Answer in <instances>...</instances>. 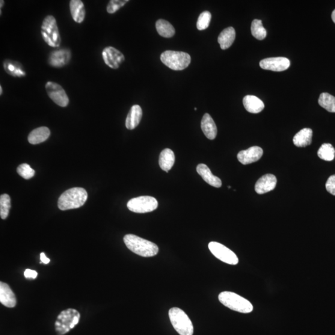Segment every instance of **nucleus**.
<instances>
[{"label": "nucleus", "mask_w": 335, "mask_h": 335, "mask_svg": "<svg viewBox=\"0 0 335 335\" xmlns=\"http://www.w3.org/2000/svg\"><path fill=\"white\" fill-rule=\"evenodd\" d=\"M251 34L258 40H263L266 37L267 31L263 26L262 21L254 19L251 23Z\"/></svg>", "instance_id": "29"}, {"label": "nucleus", "mask_w": 335, "mask_h": 335, "mask_svg": "<svg viewBox=\"0 0 335 335\" xmlns=\"http://www.w3.org/2000/svg\"><path fill=\"white\" fill-rule=\"evenodd\" d=\"M228 188H229V189H230V188H231V186H228Z\"/></svg>", "instance_id": "42"}, {"label": "nucleus", "mask_w": 335, "mask_h": 335, "mask_svg": "<svg viewBox=\"0 0 335 335\" xmlns=\"http://www.w3.org/2000/svg\"><path fill=\"white\" fill-rule=\"evenodd\" d=\"M24 275L27 279H31V280H35L37 278L38 273L36 271L34 270H32L30 269H26L25 272H24Z\"/></svg>", "instance_id": "36"}, {"label": "nucleus", "mask_w": 335, "mask_h": 335, "mask_svg": "<svg viewBox=\"0 0 335 335\" xmlns=\"http://www.w3.org/2000/svg\"><path fill=\"white\" fill-rule=\"evenodd\" d=\"M128 2V0H111V1L109 2L108 7H107V11L109 13L113 14Z\"/></svg>", "instance_id": "34"}, {"label": "nucleus", "mask_w": 335, "mask_h": 335, "mask_svg": "<svg viewBox=\"0 0 335 335\" xmlns=\"http://www.w3.org/2000/svg\"><path fill=\"white\" fill-rule=\"evenodd\" d=\"M313 131L310 128H304L296 133L293 139V144L298 147H305L312 144Z\"/></svg>", "instance_id": "21"}, {"label": "nucleus", "mask_w": 335, "mask_h": 335, "mask_svg": "<svg viewBox=\"0 0 335 335\" xmlns=\"http://www.w3.org/2000/svg\"><path fill=\"white\" fill-rule=\"evenodd\" d=\"M194 110H195V111H196V110H197V108H194Z\"/></svg>", "instance_id": "41"}, {"label": "nucleus", "mask_w": 335, "mask_h": 335, "mask_svg": "<svg viewBox=\"0 0 335 335\" xmlns=\"http://www.w3.org/2000/svg\"><path fill=\"white\" fill-rule=\"evenodd\" d=\"M263 155V150L262 148L254 146L247 150L240 151L237 155V159L242 164L248 165L259 161Z\"/></svg>", "instance_id": "13"}, {"label": "nucleus", "mask_w": 335, "mask_h": 335, "mask_svg": "<svg viewBox=\"0 0 335 335\" xmlns=\"http://www.w3.org/2000/svg\"><path fill=\"white\" fill-rule=\"evenodd\" d=\"M201 129L206 137L210 140H213L217 136V126L212 117L208 113L204 115L203 120L201 121Z\"/></svg>", "instance_id": "18"}, {"label": "nucleus", "mask_w": 335, "mask_h": 335, "mask_svg": "<svg viewBox=\"0 0 335 335\" xmlns=\"http://www.w3.org/2000/svg\"><path fill=\"white\" fill-rule=\"evenodd\" d=\"M0 90H1V91H1V92H0V94H1V95H2V93H3V90H2V86H0Z\"/></svg>", "instance_id": "40"}, {"label": "nucleus", "mask_w": 335, "mask_h": 335, "mask_svg": "<svg viewBox=\"0 0 335 335\" xmlns=\"http://www.w3.org/2000/svg\"><path fill=\"white\" fill-rule=\"evenodd\" d=\"M175 162L174 152L170 149H165L160 153L159 165L162 170L168 172L173 167Z\"/></svg>", "instance_id": "23"}, {"label": "nucleus", "mask_w": 335, "mask_h": 335, "mask_svg": "<svg viewBox=\"0 0 335 335\" xmlns=\"http://www.w3.org/2000/svg\"><path fill=\"white\" fill-rule=\"evenodd\" d=\"M102 54L105 64L113 69H118L125 60L123 53L112 47H106Z\"/></svg>", "instance_id": "12"}, {"label": "nucleus", "mask_w": 335, "mask_h": 335, "mask_svg": "<svg viewBox=\"0 0 335 335\" xmlns=\"http://www.w3.org/2000/svg\"><path fill=\"white\" fill-rule=\"evenodd\" d=\"M50 135V130L47 127H38L29 133L28 141L33 145L41 144L48 139Z\"/></svg>", "instance_id": "24"}, {"label": "nucleus", "mask_w": 335, "mask_h": 335, "mask_svg": "<svg viewBox=\"0 0 335 335\" xmlns=\"http://www.w3.org/2000/svg\"><path fill=\"white\" fill-rule=\"evenodd\" d=\"M196 170L199 174L203 178L209 185L215 188H221L222 186V181L218 176L213 175L211 171L208 167L205 164H199L196 168Z\"/></svg>", "instance_id": "17"}, {"label": "nucleus", "mask_w": 335, "mask_h": 335, "mask_svg": "<svg viewBox=\"0 0 335 335\" xmlns=\"http://www.w3.org/2000/svg\"><path fill=\"white\" fill-rule=\"evenodd\" d=\"M156 29L158 33L161 36L165 38H170L175 34V29L167 21L159 19L156 23Z\"/></svg>", "instance_id": "27"}, {"label": "nucleus", "mask_w": 335, "mask_h": 335, "mask_svg": "<svg viewBox=\"0 0 335 335\" xmlns=\"http://www.w3.org/2000/svg\"><path fill=\"white\" fill-rule=\"evenodd\" d=\"M208 247L213 255L222 262L231 265H236L239 263V260L236 254L220 243L210 242Z\"/></svg>", "instance_id": "9"}, {"label": "nucleus", "mask_w": 335, "mask_h": 335, "mask_svg": "<svg viewBox=\"0 0 335 335\" xmlns=\"http://www.w3.org/2000/svg\"><path fill=\"white\" fill-rule=\"evenodd\" d=\"M142 117V110L140 106L134 105L130 109L126 118V126L129 130L134 129L140 123Z\"/></svg>", "instance_id": "20"}, {"label": "nucleus", "mask_w": 335, "mask_h": 335, "mask_svg": "<svg viewBox=\"0 0 335 335\" xmlns=\"http://www.w3.org/2000/svg\"><path fill=\"white\" fill-rule=\"evenodd\" d=\"M80 314L75 309H68L62 311L55 322V331L58 335H64L78 325Z\"/></svg>", "instance_id": "6"}, {"label": "nucleus", "mask_w": 335, "mask_h": 335, "mask_svg": "<svg viewBox=\"0 0 335 335\" xmlns=\"http://www.w3.org/2000/svg\"><path fill=\"white\" fill-rule=\"evenodd\" d=\"M124 242L130 251L142 257H152L159 253L158 246L154 243L132 234L124 236Z\"/></svg>", "instance_id": "1"}, {"label": "nucleus", "mask_w": 335, "mask_h": 335, "mask_svg": "<svg viewBox=\"0 0 335 335\" xmlns=\"http://www.w3.org/2000/svg\"><path fill=\"white\" fill-rule=\"evenodd\" d=\"M41 34L44 41L49 46L52 47L60 46L61 38L54 17L47 16L44 19L41 28Z\"/></svg>", "instance_id": "7"}, {"label": "nucleus", "mask_w": 335, "mask_h": 335, "mask_svg": "<svg viewBox=\"0 0 335 335\" xmlns=\"http://www.w3.org/2000/svg\"><path fill=\"white\" fill-rule=\"evenodd\" d=\"M277 184V178L273 174H267L261 177L255 185V191L263 194L273 190Z\"/></svg>", "instance_id": "15"}, {"label": "nucleus", "mask_w": 335, "mask_h": 335, "mask_svg": "<svg viewBox=\"0 0 335 335\" xmlns=\"http://www.w3.org/2000/svg\"><path fill=\"white\" fill-rule=\"evenodd\" d=\"M325 186L329 193L335 195V174L329 178Z\"/></svg>", "instance_id": "35"}, {"label": "nucleus", "mask_w": 335, "mask_h": 335, "mask_svg": "<svg viewBox=\"0 0 335 335\" xmlns=\"http://www.w3.org/2000/svg\"><path fill=\"white\" fill-rule=\"evenodd\" d=\"M71 52L69 49H59L50 53L49 63L53 67L61 68L69 64Z\"/></svg>", "instance_id": "14"}, {"label": "nucleus", "mask_w": 335, "mask_h": 335, "mask_svg": "<svg viewBox=\"0 0 335 335\" xmlns=\"http://www.w3.org/2000/svg\"><path fill=\"white\" fill-rule=\"evenodd\" d=\"M158 201L152 196H140L130 200L127 203V208L135 213H144L153 211L158 207Z\"/></svg>", "instance_id": "8"}, {"label": "nucleus", "mask_w": 335, "mask_h": 335, "mask_svg": "<svg viewBox=\"0 0 335 335\" xmlns=\"http://www.w3.org/2000/svg\"><path fill=\"white\" fill-rule=\"evenodd\" d=\"M4 1H3V0H2V1H1V7H0V9H1V14H2V6L4 5Z\"/></svg>", "instance_id": "39"}, {"label": "nucleus", "mask_w": 335, "mask_h": 335, "mask_svg": "<svg viewBox=\"0 0 335 335\" xmlns=\"http://www.w3.org/2000/svg\"><path fill=\"white\" fill-rule=\"evenodd\" d=\"M243 103L246 110L250 113L257 114L265 108V105L259 97L253 95H247L243 100Z\"/></svg>", "instance_id": "19"}, {"label": "nucleus", "mask_w": 335, "mask_h": 335, "mask_svg": "<svg viewBox=\"0 0 335 335\" xmlns=\"http://www.w3.org/2000/svg\"><path fill=\"white\" fill-rule=\"evenodd\" d=\"M10 208V197L7 194H2L0 197V216L2 219L8 218Z\"/></svg>", "instance_id": "31"}, {"label": "nucleus", "mask_w": 335, "mask_h": 335, "mask_svg": "<svg viewBox=\"0 0 335 335\" xmlns=\"http://www.w3.org/2000/svg\"><path fill=\"white\" fill-rule=\"evenodd\" d=\"M162 63L170 69L179 71L186 69L191 63V56L186 52L167 50L162 53Z\"/></svg>", "instance_id": "5"}, {"label": "nucleus", "mask_w": 335, "mask_h": 335, "mask_svg": "<svg viewBox=\"0 0 335 335\" xmlns=\"http://www.w3.org/2000/svg\"><path fill=\"white\" fill-rule=\"evenodd\" d=\"M236 33L232 27L225 29L219 35L218 43L222 50L229 49L235 40Z\"/></svg>", "instance_id": "22"}, {"label": "nucleus", "mask_w": 335, "mask_h": 335, "mask_svg": "<svg viewBox=\"0 0 335 335\" xmlns=\"http://www.w3.org/2000/svg\"><path fill=\"white\" fill-rule=\"evenodd\" d=\"M71 14L74 21L78 23L84 22L85 10L84 4L80 0H72L70 4Z\"/></svg>", "instance_id": "25"}, {"label": "nucleus", "mask_w": 335, "mask_h": 335, "mask_svg": "<svg viewBox=\"0 0 335 335\" xmlns=\"http://www.w3.org/2000/svg\"><path fill=\"white\" fill-rule=\"evenodd\" d=\"M219 300L224 306L240 313H248L253 310L250 301L232 292H221L219 295Z\"/></svg>", "instance_id": "3"}, {"label": "nucleus", "mask_w": 335, "mask_h": 335, "mask_svg": "<svg viewBox=\"0 0 335 335\" xmlns=\"http://www.w3.org/2000/svg\"><path fill=\"white\" fill-rule=\"evenodd\" d=\"M17 172L19 176L26 180L32 179L35 174V171L33 169L30 167V165L27 164L20 165L17 168Z\"/></svg>", "instance_id": "33"}, {"label": "nucleus", "mask_w": 335, "mask_h": 335, "mask_svg": "<svg viewBox=\"0 0 335 335\" xmlns=\"http://www.w3.org/2000/svg\"><path fill=\"white\" fill-rule=\"evenodd\" d=\"M331 18L333 22L335 23V10L333 11L331 14Z\"/></svg>", "instance_id": "38"}, {"label": "nucleus", "mask_w": 335, "mask_h": 335, "mask_svg": "<svg viewBox=\"0 0 335 335\" xmlns=\"http://www.w3.org/2000/svg\"><path fill=\"white\" fill-rule=\"evenodd\" d=\"M46 88L50 98L57 105L66 107L69 105V97L61 85L54 82H49L46 84Z\"/></svg>", "instance_id": "10"}, {"label": "nucleus", "mask_w": 335, "mask_h": 335, "mask_svg": "<svg viewBox=\"0 0 335 335\" xmlns=\"http://www.w3.org/2000/svg\"><path fill=\"white\" fill-rule=\"evenodd\" d=\"M168 315L174 330L180 335H193V325L183 310L178 307L171 308Z\"/></svg>", "instance_id": "4"}, {"label": "nucleus", "mask_w": 335, "mask_h": 335, "mask_svg": "<svg viewBox=\"0 0 335 335\" xmlns=\"http://www.w3.org/2000/svg\"><path fill=\"white\" fill-rule=\"evenodd\" d=\"M41 262L44 264H48L50 262V259L46 256L45 253H43V252L41 253Z\"/></svg>", "instance_id": "37"}, {"label": "nucleus", "mask_w": 335, "mask_h": 335, "mask_svg": "<svg viewBox=\"0 0 335 335\" xmlns=\"http://www.w3.org/2000/svg\"><path fill=\"white\" fill-rule=\"evenodd\" d=\"M87 199L88 193L84 188H73L68 189L58 199V208L62 210L79 208L84 205Z\"/></svg>", "instance_id": "2"}, {"label": "nucleus", "mask_w": 335, "mask_h": 335, "mask_svg": "<svg viewBox=\"0 0 335 335\" xmlns=\"http://www.w3.org/2000/svg\"><path fill=\"white\" fill-rule=\"evenodd\" d=\"M334 155L335 150L330 144H323L318 151L319 158L325 161H332L334 159Z\"/></svg>", "instance_id": "30"}, {"label": "nucleus", "mask_w": 335, "mask_h": 335, "mask_svg": "<svg viewBox=\"0 0 335 335\" xmlns=\"http://www.w3.org/2000/svg\"><path fill=\"white\" fill-rule=\"evenodd\" d=\"M211 13L209 11H204L198 17L197 22V28L198 30H205L208 28L210 21H211Z\"/></svg>", "instance_id": "32"}, {"label": "nucleus", "mask_w": 335, "mask_h": 335, "mask_svg": "<svg viewBox=\"0 0 335 335\" xmlns=\"http://www.w3.org/2000/svg\"><path fill=\"white\" fill-rule=\"evenodd\" d=\"M320 106L328 112L335 113V97L328 93H322L319 99Z\"/></svg>", "instance_id": "28"}, {"label": "nucleus", "mask_w": 335, "mask_h": 335, "mask_svg": "<svg viewBox=\"0 0 335 335\" xmlns=\"http://www.w3.org/2000/svg\"><path fill=\"white\" fill-rule=\"evenodd\" d=\"M0 302L8 308L15 307L17 302L15 294L10 287L3 282L0 283Z\"/></svg>", "instance_id": "16"}, {"label": "nucleus", "mask_w": 335, "mask_h": 335, "mask_svg": "<svg viewBox=\"0 0 335 335\" xmlns=\"http://www.w3.org/2000/svg\"><path fill=\"white\" fill-rule=\"evenodd\" d=\"M290 62L286 57H271L263 59L260 62L262 69L273 72H283L289 69Z\"/></svg>", "instance_id": "11"}, {"label": "nucleus", "mask_w": 335, "mask_h": 335, "mask_svg": "<svg viewBox=\"0 0 335 335\" xmlns=\"http://www.w3.org/2000/svg\"><path fill=\"white\" fill-rule=\"evenodd\" d=\"M4 69L9 75L15 77L26 76V72L23 70L22 64L19 62L6 60L4 64Z\"/></svg>", "instance_id": "26"}]
</instances>
